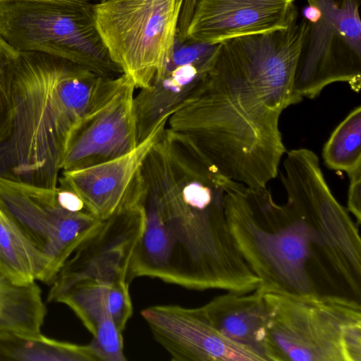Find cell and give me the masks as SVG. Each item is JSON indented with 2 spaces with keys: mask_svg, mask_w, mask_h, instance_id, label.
I'll use <instances>...</instances> for the list:
<instances>
[{
  "mask_svg": "<svg viewBox=\"0 0 361 361\" xmlns=\"http://www.w3.org/2000/svg\"><path fill=\"white\" fill-rule=\"evenodd\" d=\"M224 196L221 185L200 171H181L171 180L163 141H157L128 196L141 210L143 227L127 282L146 276L198 290H255L260 280L233 240Z\"/></svg>",
  "mask_w": 361,
  "mask_h": 361,
  "instance_id": "obj_1",
  "label": "cell"
},
{
  "mask_svg": "<svg viewBox=\"0 0 361 361\" xmlns=\"http://www.w3.org/2000/svg\"><path fill=\"white\" fill-rule=\"evenodd\" d=\"M111 80L0 37V176L57 188L71 133Z\"/></svg>",
  "mask_w": 361,
  "mask_h": 361,
  "instance_id": "obj_2",
  "label": "cell"
},
{
  "mask_svg": "<svg viewBox=\"0 0 361 361\" xmlns=\"http://www.w3.org/2000/svg\"><path fill=\"white\" fill-rule=\"evenodd\" d=\"M288 107L217 53L166 126L189 137L226 177L261 189L277 176L286 152L279 118Z\"/></svg>",
  "mask_w": 361,
  "mask_h": 361,
  "instance_id": "obj_3",
  "label": "cell"
},
{
  "mask_svg": "<svg viewBox=\"0 0 361 361\" xmlns=\"http://www.w3.org/2000/svg\"><path fill=\"white\" fill-rule=\"evenodd\" d=\"M226 220L233 240L264 293L319 294L328 282L311 233L288 203L278 204L267 188L254 189L222 175ZM329 283V282H328ZM321 294V293H320Z\"/></svg>",
  "mask_w": 361,
  "mask_h": 361,
  "instance_id": "obj_4",
  "label": "cell"
},
{
  "mask_svg": "<svg viewBox=\"0 0 361 361\" xmlns=\"http://www.w3.org/2000/svg\"><path fill=\"white\" fill-rule=\"evenodd\" d=\"M264 298L267 361H361L360 301L320 293Z\"/></svg>",
  "mask_w": 361,
  "mask_h": 361,
  "instance_id": "obj_5",
  "label": "cell"
},
{
  "mask_svg": "<svg viewBox=\"0 0 361 361\" xmlns=\"http://www.w3.org/2000/svg\"><path fill=\"white\" fill-rule=\"evenodd\" d=\"M0 37L18 51L61 57L106 78L123 74L100 37L89 1L1 2Z\"/></svg>",
  "mask_w": 361,
  "mask_h": 361,
  "instance_id": "obj_6",
  "label": "cell"
},
{
  "mask_svg": "<svg viewBox=\"0 0 361 361\" xmlns=\"http://www.w3.org/2000/svg\"><path fill=\"white\" fill-rule=\"evenodd\" d=\"M183 0H102L96 27L111 59L136 89L148 87L171 57Z\"/></svg>",
  "mask_w": 361,
  "mask_h": 361,
  "instance_id": "obj_7",
  "label": "cell"
},
{
  "mask_svg": "<svg viewBox=\"0 0 361 361\" xmlns=\"http://www.w3.org/2000/svg\"><path fill=\"white\" fill-rule=\"evenodd\" d=\"M0 207L48 259L52 281L102 221L66 187L45 188L1 176Z\"/></svg>",
  "mask_w": 361,
  "mask_h": 361,
  "instance_id": "obj_8",
  "label": "cell"
},
{
  "mask_svg": "<svg viewBox=\"0 0 361 361\" xmlns=\"http://www.w3.org/2000/svg\"><path fill=\"white\" fill-rule=\"evenodd\" d=\"M304 18L310 23L309 48L301 56L294 79L295 92L314 99L328 85L348 83L358 93L360 73L352 68L336 51L341 40L357 58L361 57V21L357 0H307Z\"/></svg>",
  "mask_w": 361,
  "mask_h": 361,
  "instance_id": "obj_9",
  "label": "cell"
},
{
  "mask_svg": "<svg viewBox=\"0 0 361 361\" xmlns=\"http://www.w3.org/2000/svg\"><path fill=\"white\" fill-rule=\"evenodd\" d=\"M287 202L307 226L329 279L360 301L361 240L348 209L322 180L305 184Z\"/></svg>",
  "mask_w": 361,
  "mask_h": 361,
  "instance_id": "obj_10",
  "label": "cell"
},
{
  "mask_svg": "<svg viewBox=\"0 0 361 361\" xmlns=\"http://www.w3.org/2000/svg\"><path fill=\"white\" fill-rule=\"evenodd\" d=\"M135 89L127 75L114 78L107 92L73 130L61 171L87 168L116 159L139 145Z\"/></svg>",
  "mask_w": 361,
  "mask_h": 361,
  "instance_id": "obj_11",
  "label": "cell"
},
{
  "mask_svg": "<svg viewBox=\"0 0 361 361\" xmlns=\"http://www.w3.org/2000/svg\"><path fill=\"white\" fill-rule=\"evenodd\" d=\"M142 227L141 210L127 199L120 209L102 221L65 262L51 283L47 302H55L66 290L83 281L111 283L126 280Z\"/></svg>",
  "mask_w": 361,
  "mask_h": 361,
  "instance_id": "obj_12",
  "label": "cell"
},
{
  "mask_svg": "<svg viewBox=\"0 0 361 361\" xmlns=\"http://www.w3.org/2000/svg\"><path fill=\"white\" fill-rule=\"evenodd\" d=\"M154 340L173 361H264L221 335L201 307L153 305L142 310Z\"/></svg>",
  "mask_w": 361,
  "mask_h": 361,
  "instance_id": "obj_13",
  "label": "cell"
},
{
  "mask_svg": "<svg viewBox=\"0 0 361 361\" xmlns=\"http://www.w3.org/2000/svg\"><path fill=\"white\" fill-rule=\"evenodd\" d=\"M172 54L150 85L134 97L138 144L157 123L179 109L195 92L212 67L219 44L185 40Z\"/></svg>",
  "mask_w": 361,
  "mask_h": 361,
  "instance_id": "obj_14",
  "label": "cell"
},
{
  "mask_svg": "<svg viewBox=\"0 0 361 361\" xmlns=\"http://www.w3.org/2000/svg\"><path fill=\"white\" fill-rule=\"evenodd\" d=\"M295 0H197L185 40L219 44L286 28L298 17Z\"/></svg>",
  "mask_w": 361,
  "mask_h": 361,
  "instance_id": "obj_15",
  "label": "cell"
},
{
  "mask_svg": "<svg viewBox=\"0 0 361 361\" xmlns=\"http://www.w3.org/2000/svg\"><path fill=\"white\" fill-rule=\"evenodd\" d=\"M169 117L162 118L144 141L123 156L87 168L61 171L58 185L73 191L100 220L108 219L125 204L145 157L161 139Z\"/></svg>",
  "mask_w": 361,
  "mask_h": 361,
  "instance_id": "obj_16",
  "label": "cell"
},
{
  "mask_svg": "<svg viewBox=\"0 0 361 361\" xmlns=\"http://www.w3.org/2000/svg\"><path fill=\"white\" fill-rule=\"evenodd\" d=\"M264 293L228 292L201 306L210 324L224 337L267 361L263 349L266 321Z\"/></svg>",
  "mask_w": 361,
  "mask_h": 361,
  "instance_id": "obj_17",
  "label": "cell"
},
{
  "mask_svg": "<svg viewBox=\"0 0 361 361\" xmlns=\"http://www.w3.org/2000/svg\"><path fill=\"white\" fill-rule=\"evenodd\" d=\"M0 274L18 285L52 282L48 259L1 207Z\"/></svg>",
  "mask_w": 361,
  "mask_h": 361,
  "instance_id": "obj_18",
  "label": "cell"
},
{
  "mask_svg": "<svg viewBox=\"0 0 361 361\" xmlns=\"http://www.w3.org/2000/svg\"><path fill=\"white\" fill-rule=\"evenodd\" d=\"M47 309L38 285H18L0 274V332L41 333Z\"/></svg>",
  "mask_w": 361,
  "mask_h": 361,
  "instance_id": "obj_19",
  "label": "cell"
},
{
  "mask_svg": "<svg viewBox=\"0 0 361 361\" xmlns=\"http://www.w3.org/2000/svg\"><path fill=\"white\" fill-rule=\"evenodd\" d=\"M0 360L97 361L89 344L56 341L39 334L0 332Z\"/></svg>",
  "mask_w": 361,
  "mask_h": 361,
  "instance_id": "obj_20",
  "label": "cell"
},
{
  "mask_svg": "<svg viewBox=\"0 0 361 361\" xmlns=\"http://www.w3.org/2000/svg\"><path fill=\"white\" fill-rule=\"evenodd\" d=\"M111 283L83 281L69 288L55 302L65 304L71 309L94 336L100 331L116 326L109 312Z\"/></svg>",
  "mask_w": 361,
  "mask_h": 361,
  "instance_id": "obj_21",
  "label": "cell"
},
{
  "mask_svg": "<svg viewBox=\"0 0 361 361\" xmlns=\"http://www.w3.org/2000/svg\"><path fill=\"white\" fill-rule=\"evenodd\" d=\"M327 168L346 173L361 165V106L354 108L336 126L322 149Z\"/></svg>",
  "mask_w": 361,
  "mask_h": 361,
  "instance_id": "obj_22",
  "label": "cell"
},
{
  "mask_svg": "<svg viewBox=\"0 0 361 361\" xmlns=\"http://www.w3.org/2000/svg\"><path fill=\"white\" fill-rule=\"evenodd\" d=\"M347 174L350 180L347 209L355 216L359 226L361 224V165Z\"/></svg>",
  "mask_w": 361,
  "mask_h": 361,
  "instance_id": "obj_23",
  "label": "cell"
},
{
  "mask_svg": "<svg viewBox=\"0 0 361 361\" xmlns=\"http://www.w3.org/2000/svg\"><path fill=\"white\" fill-rule=\"evenodd\" d=\"M197 1V0H183V7L178 20L176 38L180 42L185 40L186 31Z\"/></svg>",
  "mask_w": 361,
  "mask_h": 361,
  "instance_id": "obj_24",
  "label": "cell"
},
{
  "mask_svg": "<svg viewBox=\"0 0 361 361\" xmlns=\"http://www.w3.org/2000/svg\"><path fill=\"white\" fill-rule=\"evenodd\" d=\"M8 1V0H0V3L3 2V1Z\"/></svg>",
  "mask_w": 361,
  "mask_h": 361,
  "instance_id": "obj_25",
  "label": "cell"
},
{
  "mask_svg": "<svg viewBox=\"0 0 361 361\" xmlns=\"http://www.w3.org/2000/svg\"><path fill=\"white\" fill-rule=\"evenodd\" d=\"M84 1H90V0H84Z\"/></svg>",
  "mask_w": 361,
  "mask_h": 361,
  "instance_id": "obj_26",
  "label": "cell"
},
{
  "mask_svg": "<svg viewBox=\"0 0 361 361\" xmlns=\"http://www.w3.org/2000/svg\"><path fill=\"white\" fill-rule=\"evenodd\" d=\"M100 1H102V0H100Z\"/></svg>",
  "mask_w": 361,
  "mask_h": 361,
  "instance_id": "obj_27",
  "label": "cell"
},
{
  "mask_svg": "<svg viewBox=\"0 0 361 361\" xmlns=\"http://www.w3.org/2000/svg\"><path fill=\"white\" fill-rule=\"evenodd\" d=\"M100 1V0H99Z\"/></svg>",
  "mask_w": 361,
  "mask_h": 361,
  "instance_id": "obj_28",
  "label": "cell"
}]
</instances>
